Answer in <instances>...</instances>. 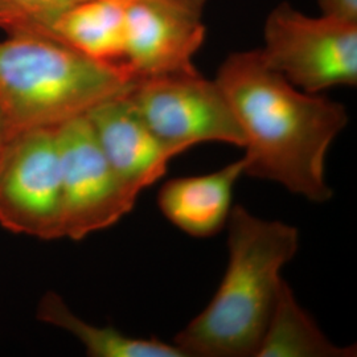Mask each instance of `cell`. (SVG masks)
Instances as JSON below:
<instances>
[{
    "mask_svg": "<svg viewBox=\"0 0 357 357\" xmlns=\"http://www.w3.org/2000/svg\"><path fill=\"white\" fill-rule=\"evenodd\" d=\"M216 81L243 130V174L280 183L314 203L328 202L326 155L348 123L344 106L299 90L259 50L231 53Z\"/></svg>",
    "mask_w": 357,
    "mask_h": 357,
    "instance_id": "6da1fadb",
    "label": "cell"
},
{
    "mask_svg": "<svg viewBox=\"0 0 357 357\" xmlns=\"http://www.w3.org/2000/svg\"><path fill=\"white\" fill-rule=\"evenodd\" d=\"M0 40V121L4 139L57 128L97 105L126 94L137 77L123 63L77 51L50 32L10 26Z\"/></svg>",
    "mask_w": 357,
    "mask_h": 357,
    "instance_id": "7a4b0ae2",
    "label": "cell"
},
{
    "mask_svg": "<svg viewBox=\"0 0 357 357\" xmlns=\"http://www.w3.org/2000/svg\"><path fill=\"white\" fill-rule=\"evenodd\" d=\"M229 264L204 311L175 336L185 357L255 356L283 280L281 268L299 249V231L265 221L241 205L229 213Z\"/></svg>",
    "mask_w": 357,
    "mask_h": 357,
    "instance_id": "3957f363",
    "label": "cell"
},
{
    "mask_svg": "<svg viewBox=\"0 0 357 357\" xmlns=\"http://www.w3.org/2000/svg\"><path fill=\"white\" fill-rule=\"evenodd\" d=\"M128 101L175 156L192 146L221 142L243 147V130L216 79L197 70L138 78Z\"/></svg>",
    "mask_w": 357,
    "mask_h": 357,
    "instance_id": "277c9868",
    "label": "cell"
},
{
    "mask_svg": "<svg viewBox=\"0 0 357 357\" xmlns=\"http://www.w3.org/2000/svg\"><path fill=\"white\" fill-rule=\"evenodd\" d=\"M264 41L265 63L303 91L357 84V26L307 16L284 1L268 13Z\"/></svg>",
    "mask_w": 357,
    "mask_h": 357,
    "instance_id": "5b68a950",
    "label": "cell"
},
{
    "mask_svg": "<svg viewBox=\"0 0 357 357\" xmlns=\"http://www.w3.org/2000/svg\"><path fill=\"white\" fill-rule=\"evenodd\" d=\"M0 225L38 240L63 238L56 128L13 135L0 149Z\"/></svg>",
    "mask_w": 357,
    "mask_h": 357,
    "instance_id": "8992f818",
    "label": "cell"
},
{
    "mask_svg": "<svg viewBox=\"0 0 357 357\" xmlns=\"http://www.w3.org/2000/svg\"><path fill=\"white\" fill-rule=\"evenodd\" d=\"M61 162L63 237L79 241L128 215L137 196L107 162L86 115L56 128Z\"/></svg>",
    "mask_w": 357,
    "mask_h": 357,
    "instance_id": "52a82bcc",
    "label": "cell"
},
{
    "mask_svg": "<svg viewBox=\"0 0 357 357\" xmlns=\"http://www.w3.org/2000/svg\"><path fill=\"white\" fill-rule=\"evenodd\" d=\"M205 35L202 15L159 0H126L122 63L137 78L195 72Z\"/></svg>",
    "mask_w": 357,
    "mask_h": 357,
    "instance_id": "ba28073f",
    "label": "cell"
},
{
    "mask_svg": "<svg viewBox=\"0 0 357 357\" xmlns=\"http://www.w3.org/2000/svg\"><path fill=\"white\" fill-rule=\"evenodd\" d=\"M126 94L97 105L86 116L116 176L138 197L165 175L175 155L155 137Z\"/></svg>",
    "mask_w": 357,
    "mask_h": 357,
    "instance_id": "9c48e42d",
    "label": "cell"
},
{
    "mask_svg": "<svg viewBox=\"0 0 357 357\" xmlns=\"http://www.w3.org/2000/svg\"><path fill=\"white\" fill-rule=\"evenodd\" d=\"M243 174L240 159L208 175L169 180L160 190L158 204L174 225L192 237L213 236L229 217L233 187Z\"/></svg>",
    "mask_w": 357,
    "mask_h": 357,
    "instance_id": "30bf717a",
    "label": "cell"
},
{
    "mask_svg": "<svg viewBox=\"0 0 357 357\" xmlns=\"http://www.w3.org/2000/svg\"><path fill=\"white\" fill-rule=\"evenodd\" d=\"M126 0H85L63 13L47 32L91 59L122 63Z\"/></svg>",
    "mask_w": 357,
    "mask_h": 357,
    "instance_id": "8fae6325",
    "label": "cell"
},
{
    "mask_svg": "<svg viewBox=\"0 0 357 357\" xmlns=\"http://www.w3.org/2000/svg\"><path fill=\"white\" fill-rule=\"evenodd\" d=\"M257 357H352L355 347H337L299 306L293 290L282 281L268 328Z\"/></svg>",
    "mask_w": 357,
    "mask_h": 357,
    "instance_id": "7c38bea8",
    "label": "cell"
},
{
    "mask_svg": "<svg viewBox=\"0 0 357 357\" xmlns=\"http://www.w3.org/2000/svg\"><path fill=\"white\" fill-rule=\"evenodd\" d=\"M45 324L69 332L93 357H185L175 344L156 339H135L112 327H97L78 318L59 294H45L38 307Z\"/></svg>",
    "mask_w": 357,
    "mask_h": 357,
    "instance_id": "4fadbf2b",
    "label": "cell"
},
{
    "mask_svg": "<svg viewBox=\"0 0 357 357\" xmlns=\"http://www.w3.org/2000/svg\"><path fill=\"white\" fill-rule=\"evenodd\" d=\"M85 0H6L16 13L17 20L11 26H26L47 31L68 10Z\"/></svg>",
    "mask_w": 357,
    "mask_h": 357,
    "instance_id": "5bb4252c",
    "label": "cell"
},
{
    "mask_svg": "<svg viewBox=\"0 0 357 357\" xmlns=\"http://www.w3.org/2000/svg\"><path fill=\"white\" fill-rule=\"evenodd\" d=\"M323 17L357 26V0H318Z\"/></svg>",
    "mask_w": 357,
    "mask_h": 357,
    "instance_id": "9a60e30c",
    "label": "cell"
},
{
    "mask_svg": "<svg viewBox=\"0 0 357 357\" xmlns=\"http://www.w3.org/2000/svg\"><path fill=\"white\" fill-rule=\"evenodd\" d=\"M159 1L178 6L184 10H188L191 13H197L202 16H203V11H204L205 4H206V0H159Z\"/></svg>",
    "mask_w": 357,
    "mask_h": 357,
    "instance_id": "2e32d148",
    "label": "cell"
},
{
    "mask_svg": "<svg viewBox=\"0 0 357 357\" xmlns=\"http://www.w3.org/2000/svg\"><path fill=\"white\" fill-rule=\"evenodd\" d=\"M17 20L16 13L13 8L6 3V0H0V26L4 29L6 26H11Z\"/></svg>",
    "mask_w": 357,
    "mask_h": 357,
    "instance_id": "e0dca14e",
    "label": "cell"
},
{
    "mask_svg": "<svg viewBox=\"0 0 357 357\" xmlns=\"http://www.w3.org/2000/svg\"><path fill=\"white\" fill-rule=\"evenodd\" d=\"M3 142H4V132H3V126H1V121H0V149L3 146Z\"/></svg>",
    "mask_w": 357,
    "mask_h": 357,
    "instance_id": "ac0fdd59",
    "label": "cell"
}]
</instances>
